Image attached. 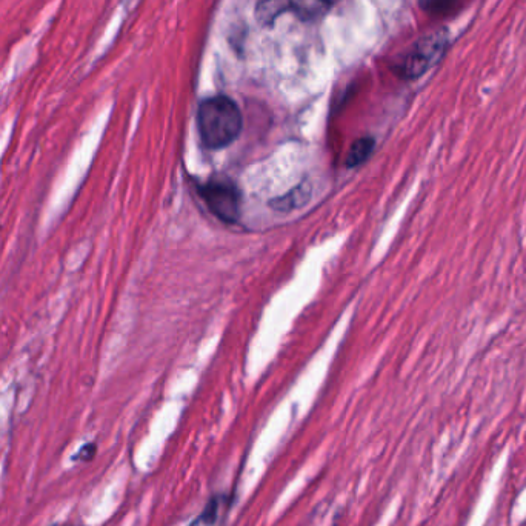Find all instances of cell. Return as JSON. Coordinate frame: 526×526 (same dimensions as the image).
<instances>
[{"mask_svg":"<svg viewBox=\"0 0 526 526\" xmlns=\"http://www.w3.org/2000/svg\"><path fill=\"white\" fill-rule=\"evenodd\" d=\"M244 119L231 97L213 96L202 100L197 110V128L208 150H222L233 144L242 131Z\"/></svg>","mask_w":526,"mask_h":526,"instance_id":"6da1fadb","label":"cell"},{"mask_svg":"<svg viewBox=\"0 0 526 526\" xmlns=\"http://www.w3.org/2000/svg\"><path fill=\"white\" fill-rule=\"evenodd\" d=\"M448 33L445 30L423 36L417 44L400 60L397 74L403 79L413 80L423 76L428 70L439 64L443 54L447 53Z\"/></svg>","mask_w":526,"mask_h":526,"instance_id":"7a4b0ae2","label":"cell"},{"mask_svg":"<svg viewBox=\"0 0 526 526\" xmlns=\"http://www.w3.org/2000/svg\"><path fill=\"white\" fill-rule=\"evenodd\" d=\"M199 193L217 219L236 224L240 216V193L231 180H208L207 184L200 185Z\"/></svg>","mask_w":526,"mask_h":526,"instance_id":"3957f363","label":"cell"},{"mask_svg":"<svg viewBox=\"0 0 526 526\" xmlns=\"http://www.w3.org/2000/svg\"><path fill=\"white\" fill-rule=\"evenodd\" d=\"M290 11H293L291 0H260L256 7V20L263 27H267Z\"/></svg>","mask_w":526,"mask_h":526,"instance_id":"277c9868","label":"cell"},{"mask_svg":"<svg viewBox=\"0 0 526 526\" xmlns=\"http://www.w3.org/2000/svg\"><path fill=\"white\" fill-rule=\"evenodd\" d=\"M291 2H293V13L299 19L310 22L325 16L337 0H291Z\"/></svg>","mask_w":526,"mask_h":526,"instance_id":"5b68a950","label":"cell"},{"mask_svg":"<svg viewBox=\"0 0 526 526\" xmlns=\"http://www.w3.org/2000/svg\"><path fill=\"white\" fill-rule=\"evenodd\" d=\"M374 145H376V142L371 137H363V139L356 140L353 147H351L350 154H348V167H357V165L367 162L371 153H373Z\"/></svg>","mask_w":526,"mask_h":526,"instance_id":"8992f818","label":"cell"},{"mask_svg":"<svg viewBox=\"0 0 526 526\" xmlns=\"http://www.w3.org/2000/svg\"><path fill=\"white\" fill-rule=\"evenodd\" d=\"M456 0H422V7L428 13L443 14L454 7Z\"/></svg>","mask_w":526,"mask_h":526,"instance_id":"52a82bcc","label":"cell"}]
</instances>
